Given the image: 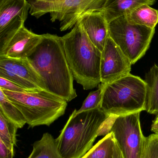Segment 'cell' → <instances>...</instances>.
<instances>
[{
	"label": "cell",
	"instance_id": "ba28073f",
	"mask_svg": "<svg viewBox=\"0 0 158 158\" xmlns=\"http://www.w3.org/2000/svg\"><path fill=\"white\" fill-rule=\"evenodd\" d=\"M140 113L110 117L109 133L114 134L124 158H143L147 137L141 129Z\"/></svg>",
	"mask_w": 158,
	"mask_h": 158
},
{
	"label": "cell",
	"instance_id": "52a82bcc",
	"mask_svg": "<svg viewBox=\"0 0 158 158\" xmlns=\"http://www.w3.org/2000/svg\"><path fill=\"white\" fill-rule=\"evenodd\" d=\"M28 1L32 16L38 19L49 13L51 21H59L60 31H65L74 27L79 18L86 11L101 8L105 0Z\"/></svg>",
	"mask_w": 158,
	"mask_h": 158
},
{
	"label": "cell",
	"instance_id": "4316f807",
	"mask_svg": "<svg viewBox=\"0 0 158 158\" xmlns=\"http://www.w3.org/2000/svg\"><path fill=\"white\" fill-rule=\"evenodd\" d=\"M36 1H56V0H36Z\"/></svg>",
	"mask_w": 158,
	"mask_h": 158
},
{
	"label": "cell",
	"instance_id": "7a4b0ae2",
	"mask_svg": "<svg viewBox=\"0 0 158 158\" xmlns=\"http://www.w3.org/2000/svg\"><path fill=\"white\" fill-rule=\"evenodd\" d=\"M68 63L74 80L85 90L101 83L102 52L92 42L77 22L70 32L62 37Z\"/></svg>",
	"mask_w": 158,
	"mask_h": 158
},
{
	"label": "cell",
	"instance_id": "8992f818",
	"mask_svg": "<svg viewBox=\"0 0 158 158\" xmlns=\"http://www.w3.org/2000/svg\"><path fill=\"white\" fill-rule=\"evenodd\" d=\"M109 34L123 53L134 64L149 49L155 28L131 23L126 15L109 23Z\"/></svg>",
	"mask_w": 158,
	"mask_h": 158
},
{
	"label": "cell",
	"instance_id": "484cf974",
	"mask_svg": "<svg viewBox=\"0 0 158 158\" xmlns=\"http://www.w3.org/2000/svg\"><path fill=\"white\" fill-rule=\"evenodd\" d=\"M115 158H124L117 142L115 147Z\"/></svg>",
	"mask_w": 158,
	"mask_h": 158
},
{
	"label": "cell",
	"instance_id": "30bf717a",
	"mask_svg": "<svg viewBox=\"0 0 158 158\" xmlns=\"http://www.w3.org/2000/svg\"><path fill=\"white\" fill-rule=\"evenodd\" d=\"M132 65L118 46L109 36L102 52L100 77L105 85L130 74Z\"/></svg>",
	"mask_w": 158,
	"mask_h": 158
},
{
	"label": "cell",
	"instance_id": "5b68a950",
	"mask_svg": "<svg viewBox=\"0 0 158 158\" xmlns=\"http://www.w3.org/2000/svg\"><path fill=\"white\" fill-rule=\"evenodd\" d=\"M2 91L21 111L30 128L50 126L65 114L67 106L65 99L46 90L36 92Z\"/></svg>",
	"mask_w": 158,
	"mask_h": 158
},
{
	"label": "cell",
	"instance_id": "cb8c5ba5",
	"mask_svg": "<svg viewBox=\"0 0 158 158\" xmlns=\"http://www.w3.org/2000/svg\"><path fill=\"white\" fill-rule=\"evenodd\" d=\"M14 149L9 148L0 140V158H14Z\"/></svg>",
	"mask_w": 158,
	"mask_h": 158
},
{
	"label": "cell",
	"instance_id": "e0dca14e",
	"mask_svg": "<svg viewBox=\"0 0 158 158\" xmlns=\"http://www.w3.org/2000/svg\"><path fill=\"white\" fill-rule=\"evenodd\" d=\"M126 16L131 23L151 28H155L158 23V10L148 5L141 6Z\"/></svg>",
	"mask_w": 158,
	"mask_h": 158
},
{
	"label": "cell",
	"instance_id": "603a6c76",
	"mask_svg": "<svg viewBox=\"0 0 158 158\" xmlns=\"http://www.w3.org/2000/svg\"><path fill=\"white\" fill-rule=\"evenodd\" d=\"M0 89L14 92H30L15 83L0 77Z\"/></svg>",
	"mask_w": 158,
	"mask_h": 158
},
{
	"label": "cell",
	"instance_id": "ac0fdd59",
	"mask_svg": "<svg viewBox=\"0 0 158 158\" xmlns=\"http://www.w3.org/2000/svg\"><path fill=\"white\" fill-rule=\"evenodd\" d=\"M116 144L114 134L110 132L82 158H115Z\"/></svg>",
	"mask_w": 158,
	"mask_h": 158
},
{
	"label": "cell",
	"instance_id": "d6986e66",
	"mask_svg": "<svg viewBox=\"0 0 158 158\" xmlns=\"http://www.w3.org/2000/svg\"><path fill=\"white\" fill-rule=\"evenodd\" d=\"M0 112L19 129L23 128L27 123L21 111L7 98L2 89H0Z\"/></svg>",
	"mask_w": 158,
	"mask_h": 158
},
{
	"label": "cell",
	"instance_id": "9c48e42d",
	"mask_svg": "<svg viewBox=\"0 0 158 158\" xmlns=\"http://www.w3.org/2000/svg\"><path fill=\"white\" fill-rule=\"evenodd\" d=\"M0 77L15 83L30 92L46 90L42 79L28 58L0 56Z\"/></svg>",
	"mask_w": 158,
	"mask_h": 158
},
{
	"label": "cell",
	"instance_id": "277c9868",
	"mask_svg": "<svg viewBox=\"0 0 158 158\" xmlns=\"http://www.w3.org/2000/svg\"><path fill=\"white\" fill-rule=\"evenodd\" d=\"M101 85L103 90L100 108L109 117L145 110L147 84L140 77L130 73Z\"/></svg>",
	"mask_w": 158,
	"mask_h": 158
},
{
	"label": "cell",
	"instance_id": "6da1fadb",
	"mask_svg": "<svg viewBox=\"0 0 158 158\" xmlns=\"http://www.w3.org/2000/svg\"><path fill=\"white\" fill-rule=\"evenodd\" d=\"M28 59L42 79L46 91L67 102L77 97L62 37L42 34L40 43Z\"/></svg>",
	"mask_w": 158,
	"mask_h": 158
},
{
	"label": "cell",
	"instance_id": "2e32d148",
	"mask_svg": "<svg viewBox=\"0 0 158 158\" xmlns=\"http://www.w3.org/2000/svg\"><path fill=\"white\" fill-rule=\"evenodd\" d=\"M32 153L28 158H62L58 151L56 139L45 133L33 144Z\"/></svg>",
	"mask_w": 158,
	"mask_h": 158
},
{
	"label": "cell",
	"instance_id": "5bb4252c",
	"mask_svg": "<svg viewBox=\"0 0 158 158\" xmlns=\"http://www.w3.org/2000/svg\"><path fill=\"white\" fill-rule=\"evenodd\" d=\"M156 0H105L100 10L108 23L126 15L143 5L151 6Z\"/></svg>",
	"mask_w": 158,
	"mask_h": 158
},
{
	"label": "cell",
	"instance_id": "9a60e30c",
	"mask_svg": "<svg viewBox=\"0 0 158 158\" xmlns=\"http://www.w3.org/2000/svg\"><path fill=\"white\" fill-rule=\"evenodd\" d=\"M147 84L145 110L149 114H158V65L154 64L146 73Z\"/></svg>",
	"mask_w": 158,
	"mask_h": 158
},
{
	"label": "cell",
	"instance_id": "7c38bea8",
	"mask_svg": "<svg viewBox=\"0 0 158 158\" xmlns=\"http://www.w3.org/2000/svg\"><path fill=\"white\" fill-rule=\"evenodd\" d=\"M30 10L28 0H0V41L24 26Z\"/></svg>",
	"mask_w": 158,
	"mask_h": 158
},
{
	"label": "cell",
	"instance_id": "7402d4cb",
	"mask_svg": "<svg viewBox=\"0 0 158 158\" xmlns=\"http://www.w3.org/2000/svg\"><path fill=\"white\" fill-rule=\"evenodd\" d=\"M143 158H158V134H153L147 137Z\"/></svg>",
	"mask_w": 158,
	"mask_h": 158
},
{
	"label": "cell",
	"instance_id": "8fae6325",
	"mask_svg": "<svg viewBox=\"0 0 158 158\" xmlns=\"http://www.w3.org/2000/svg\"><path fill=\"white\" fill-rule=\"evenodd\" d=\"M41 39L42 35L33 33L24 25L11 36L0 41V56L16 59L28 58Z\"/></svg>",
	"mask_w": 158,
	"mask_h": 158
},
{
	"label": "cell",
	"instance_id": "3957f363",
	"mask_svg": "<svg viewBox=\"0 0 158 158\" xmlns=\"http://www.w3.org/2000/svg\"><path fill=\"white\" fill-rule=\"evenodd\" d=\"M100 108L70 115L56 139L62 158H82L93 147L103 124L109 118Z\"/></svg>",
	"mask_w": 158,
	"mask_h": 158
},
{
	"label": "cell",
	"instance_id": "ffe728a7",
	"mask_svg": "<svg viewBox=\"0 0 158 158\" xmlns=\"http://www.w3.org/2000/svg\"><path fill=\"white\" fill-rule=\"evenodd\" d=\"M19 128L0 112V140L9 148L16 145V133Z\"/></svg>",
	"mask_w": 158,
	"mask_h": 158
},
{
	"label": "cell",
	"instance_id": "44dd1931",
	"mask_svg": "<svg viewBox=\"0 0 158 158\" xmlns=\"http://www.w3.org/2000/svg\"><path fill=\"white\" fill-rule=\"evenodd\" d=\"M103 90V86L100 84L97 90L91 92L89 94L83 103L81 107L79 110H77V113H80L83 111H87L100 108Z\"/></svg>",
	"mask_w": 158,
	"mask_h": 158
},
{
	"label": "cell",
	"instance_id": "4fadbf2b",
	"mask_svg": "<svg viewBox=\"0 0 158 158\" xmlns=\"http://www.w3.org/2000/svg\"><path fill=\"white\" fill-rule=\"evenodd\" d=\"M78 22L82 26L90 40L103 51L109 34V23L100 8L90 9L83 13Z\"/></svg>",
	"mask_w": 158,
	"mask_h": 158
},
{
	"label": "cell",
	"instance_id": "d4e9b609",
	"mask_svg": "<svg viewBox=\"0 0 158 158\" xmlns=\"http://www.w3.org/2000/svg\"><path fill=\"white\" fill-rule=\"evenodd\" d=\"M151 131L154 133L158 134V114L157 115L155 120L153 121L151 126Z\"/></svg>",
	"mask_w": 158,
	"mask_h": 158
}]
</instances>
